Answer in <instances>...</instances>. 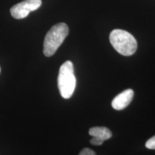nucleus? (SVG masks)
<instances>
[{
    "instance_id": "nucleus-1",
    "label": "nucleus",
    "mask_w": 155,
    "mask_h": 155,
    "mask_svg": "<svg viewBox=\"0 0 155 155\" xmlns=\"http://www.w3.org/2000/svg\"><path fill=\"white\" fill-rule=\"evenodd\" d=\"M69 34V28L65 23L53 25L45 37L43 53L46 57L53 55Z\"/></svg>"
},
{
    "instance_id": "nucleus-2",
    "label": "nucleus",
    "mask_w": 155,
    "mask_h": 155,
    "mask_svg": "<svg viewBox=\"0 0 155 155\" xmlns=\"http://www.w3.org/2000/svg\"><path fill=\"white\" fill-rule=\"evenodd\" d=\"M109 40L114 49L122 55H132L137 51V40L127 31L119 29L114 30L110 34Z\"/></svg>"
},
{
    "instance_id": "nucleus-3",
    "label": "nucleus",
    "mask_w": 155,
    "mask_h": 155,
    "mask_svg": "<svg viewBox=\"0 0 155 155\" xmlns=\"http://www.w3.org/2000/svg\"><path fill=\"white\" fill-rule=\"evenodd\" d=\"M76 86L74 68L71 61H65L60 68L58 77V86L61 96L65 99L71 98Z\"/></svg>"
},
{
    "instance_id": "nucleus-4",
    "label": "nucleus",
    "mask_w": 155,
    "mask_h": 155,
    "mask_svg": "<svg viewBox=\"0 0 155 155\" xmlns=\"http://www.w3.org/2000/svg\"><path fill=\"white\" fill-rule=\"evenodd\" d=\"M41 5V0H24L13 6L10 9V13L15 19H24L31 12L40 8Z\"/></svg>"
},
{
    "instance_id": "nucleus-5",
    "label": "nucleus",
    "mask_w": 155,
    "mask_h": 155,
    "mask_svg": "<svg viewBox=\"0 0 155 155\" xmlns=\"http://www.w3.org/2000/svg\"><path fill=\"white\" fill-rule=\"evenodd\" d=\"M134 97V91L132 89H127L124 91L120 93L112 101L111 105L115 110L124 109L129 105Z\"/></svg>"
},
{
    "instance_id": "nucleus-6",
    "label": "nucleus",
    "mask_w": 155,
    "mask_h": 155,
    "mask_svg": "<svg viewBox=\"0 0 155 155\" xmlns=\"http://www.w3.org/2000/svg\"><path fill=\"white\" fill-rule=\"evenodd\" d=\"M89 134L99 140L104 141L112 137V132L105 127H95L89 129Z\"/></svg>"
},
{
    "instance_id": "nucleus-7",
    "label": "nucleus",
    "mask_w": 155,
    "mask_h": 155,
    "mask_svg": "<svg viewBox=\"0 0 155 155\" xmlns=\"http://www.w3.org/2000/svg\"><path fill=\"white\" fill-rule=\"evenodd\" d=\"M145 146L147 149H150V150H155V135L147 140Z\"/></svg>"
},
{
    "instance_id": "nucleus-8",
    "label": "nucleus",
    "mask_w": 155,
    "mask_h": 155,
    "mask_svg": "<svg viewBox=\"0 0 155 155\" xmlns=\"http://www.w3.org/2000/svg\"><path fill=\"white\" fill-rule=\"evenodd\" d=\"M79 155H96L94 151L89 148H85L81 151Z\"/></svg>"
},
{
    "instance_id": "nucleus-9",
    "label": "nucleus",
    "mask_w": 155,
    "mask_h": 155,
    "mask_svg": "<svg viewBox=\"0 0 155 155\" xmlns=\"http://www.w3.org/2000/svg\"><path fill=\"white\" fill-rule=\"evenodd\" d=\"M0 73H1V68H0Z\"/></svg>"
}]
</instances>
